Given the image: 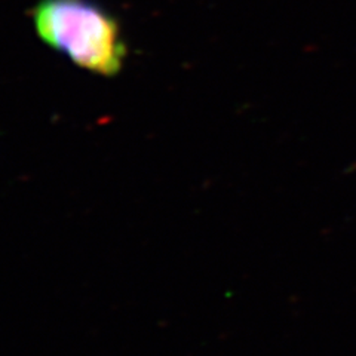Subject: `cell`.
Masks as SVG:
<instances>
[{"label":"cell","instance_id":"obj_1","mask_svg":"<svg viewBox=\"0 0 356 356\" xmlns=\"http://www.w3.org/2000/svg\"><path fill=\"white\" fill-rule=\"evenodd\" d=\"M31 17L38 36L81 69L111 77L124 67L119 22L94 0H39Z\"/></svg>","mask_w":356,"mask_h":356}]
</instances>
